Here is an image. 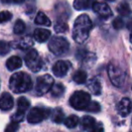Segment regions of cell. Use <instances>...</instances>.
Returning <instances> with one entry per match:
<instances>
[{"mask_svg": "<svg viewBox=\"0 0 132 132\" xmlns=\"http://www.w3.org/2000/svg\"><path fill=\"white\" fill-rule=\"evenodd\" d=\"M92 27V23L87 15H81L77 17L72 29V38L78 44H82L88 39Z\"/></svg>", "mask_w": 132, "mask_h": 132, "instance_id": "obj_1", "label": "cell"}, {"mask_svg": "<svg viewBox=\"0 0 132 132\" xmlns=\"http://www.w3.org/2000/svg\"><path fill=\"white\" fill-rule=\"evenodd\" d=\"M33 82L30 75L23 72L14 73L9 80V88L15 93H23L32 89Z\"/></svg>", "mask_w": 132, "mask_h": 132, "instance_id": "obj_2", "label": "cell"}, {"mask_svg": "<svg viewBox=\"0 0 132 132\" xmlns=\"http://www.w3.org/2000/svg\"><path fill=\"white\" fill-rule=\"evenodd\" d=\"M108 74L111 83L116 87H122L127 80V74L120 66L110 63L108 67Z\"/></svg>", "mask_w": 132, "mask_h": 132, "instance_id": "obj_3", "label": "cell"}, {"mask_svg": "<svg viewBox=\"0 0 132 132\" xmlns=\"http://www.w3.org/2000/svg\"><path fill=\"white\" fill-rule=\"evenodd\" d=\"M48 48H49L50 52L53 53V54L62 56V55L65 54L69 51L70 44H69L68 41L66 40L65 38H63V37L53 36L49 41Z\"/></svg>", "mask_w": 132, "mask_h": 132, "instance_id": "obj_4", "label": "cell"}, {"mask_svg": "<svg viewBox=\"0 0 132 132\" xmlns=\"http://www.w3.org/2000/svg\"><path fill=\"white\" fill-rule=\"evenodd\" d=\"M90 101H90V94L82 90H77L70 98L71 106L78 110H85Z\"/></svg>", "mask_w": 132, "mask_h": 132, "instance_id": "obj_5", "label": "cell"}, {"mask_svg": "<svg viewBox=\"0 0 132 132\" xmlns=\"http://www.w3.org/2000/svg\"><path fill=\"white\" fill-rule=\"evenodd\" d=\"M24 62H26V64L28 67V69H30L34 72H39L43 67L42 59L40 58L36 50H30L26 54Z\"/></svg>", "mask_w": 132, "mask_h": 132, "instance_id": "obj_6", "label": "cell"}, {"mask_svg": "<svg viewBox=\"0 0 132 132\" xmlns=\"http://www.w3.org/2000/svg\"><path fill=\"white\" fill-rule=\"evenodd\" d=\"M53 78L49 74H44L37 78L35 84V92L37 95H44L47 93L53 86Z\"/></svg>", "mask_w": 132, "mask_h": 132, "instance_id": "obj_7", "label": "cell"}, {"mask_svg": "<svg viewBox=\"0 0 132 132\" xmlns=\"http://www.w3.org/2000/svg\"><path fill=\"white\" fill-rule=\"evenodd\" d=\"M49 115H50V110L44 109V108H39V107H35L28 113L27 121L29 123H32V124H36V123L41 122L44 119H45L46 118H48Z\"/></svg>", "mask_w": 132, "mask_h": 132, "instance_id": "obj_8", "label": "cell"}, {"mask_svg": "<svg viewBox=\"0 0 132 132\" xmlns=\"http://www.w3.org/2000/svg\"><path fill=\"white\" fill-rule=\"evenodd\" d=\"M71 68V62L67 61H58L53 66V72L56 77H63Z\"/></svg>", "mask_w": 132, "mask_h": 132, "instance_id": "obj_9", "label": "cell"}, {"mask_svg": "<svg viewBox=\"0 0 132 132\" xmlns=\"http://www.w3.org/2000/svg\"><path fill=\"white\" fill-rule=\"evenodd\" d=\"M92 9L96 14H98L99 15H101L103 18H109L111 16L112 11L110 8V6L105 3H101V2H95L92 6Z\"/></svg>", "mask_w": 132, "mask_h": 132, "instance_id": "obj_10", "label": "cell"}, {"mask_svg": "<svg viewBox=\"0 0 132 132\" xmlns=\"http://www.w3.org/2000/svg\"><path fill=\"white\" fill-rule=\"evenodd\" d=\"M118 111L122 117H127L132 110V102L128 98H123L118 104Z\"/></svg>", "mask_w": 132, "mask_h": 132, "instance_id": "obj_11", "label": "cell"}, {"mask_svg": "<svg viewBox=\"0 0 132 132\" xmlns=\"http://www.w3.org/2000/svg\"><path fill=\"white\" fill-rule=\"evenodd\" d=\"M14 106V99L9 93L5 92L0 97V109L2 110H10Z\"/></svg>", "mask_w": 132, "mask_h": 132, "instance_id": "obj_12", "label": "cell"}, {"mask_svg": "<svg viewBox=\"0 0 132 132\" xmlns=\"http://www.w3.org/2000/svg\"><path fill=\"white\" fill-rule=\"evenodd\" d=\"M50 35H51V32L47 29H44V28H37L34 32L35 39L39 43H44L47 41Z\"/></svg>", "mask_w": 132, "mask_h": 132, "instance_id": "obj_13", "label": "cell"}, {"mask_svg": "<svg viewBox=\"0 0 132 132\" xmlns=\"http://www.w3.org/2000/svg\"><path fill=\"white\" fill-rule=\"evenodd\" d=\"M96 0H74L73 7L76 10H87L90 7H92Z\"/></svg>", "mask_w": 132, "mask_h": 132, "instance_id": "obj_14", "label": "cell"}, {"mask_svg": "<svg viewBox=\"0 0 132 132\" xmlns=\"http://www.w3.org/2000/svg\"><path fill=\"white\" fill-rule=\"evenodd\" d=\"M22 60L18 56H12L6 61V67L9 71H15L22 66Z\"/></svg>", "mask_w": 132, "mask_h": 132, "instance_id": "obj_15", "label": "cell"}, {"mask_svg": "<svg viewBox=\"0 0 132 132\" xmlns=\"http://www.w3.org/2000/svg\"><path fill=\"white\" fill-rule=\"evenodd\" d=\"M88 89L94 95H100L101 93V84L97 78H94L89 81Z\"/></svg>", "mask_w": 132, "mask_h": 132, "instance_id": "obj_16", "label": "cell"}, {"mask_svg": "<svg viewBox=\"0 0 132 132\" xmlns=\"http://www.w3.org/2000/svg\"><path fill=\"white\" fill-rule=\"evenodd\" d=\"M34 44L33 39L29 36L23 37L20 40H18L17 42H15V44H13L15 48H20V49H28Z\"/></svg>", "mask_w": 132, "mask_h": 132, "instance_id": "obj_17", "label": "cell"}, {"mask_svg": "<svg viewBox=\"0 0 132 132\" xmlns=\"http://www.w3.org/2000/svg\"><path fill=\"white\" fill-rule=\"evenodd\" d=\"M96 120L94 118L90 117V116H84L81 119V127L84 130L90 132L92 128L96 125Z\"/></svg>", "mask_w": 132, "mask_h": 132, "instance_id": "obj_18", "label": "cell"}, {"mask_svg": "<svg viewBox=\"0 0 132 132\" xmlns=\"http://www.w3.org/2000/svg\"><path fill=\"white\" fill-rule=\"evenodd\" d=\"M35 23L39 26H51V21L50 19L44 15L43 12H39L36 15V17L35 19Z\"/></svg>", "mask_w": 132, "mask_h": 132, "instance_id": "obj_19", "label": "cell"}, {"mask_svg": "<svg viewBox=\"0 0 132 132\" xmlns=\"http://www.w3.org/2000/svg\"><path fill=\"white\" fill-rule=\"evenodd\" d=\"M30 107V102L26 98L20 97L17 101V110L16 111L21 113H26V111Z\"/></svg>", "mask_w": 132, "mask_h": 132, "instance_id": "obj_20", "label": "cell"}, {"mask_svg": "<svg viewBox=\"0 0 132 132\" xmlns=\"http://www.w3.org/2000/svg\"><path fill=\"white\" fill-rule=\"evenodd\" d=\"M72 79L78 84H82L86 81L87 80V73L86 72L82 70H79L75 72V73L72 75Z\"/></svg>", "mask_w": 132, "mask_h": 132, "instance_id": "obj_21", "label": "cell"}, {"mask_svg": "<svg viewBox=\"0 0 132 132\" xmlns=\"http://www.w3.org/2000/svg\"><path fill=\"white\" fill-rule=\"evenodd\" d=\"M64 125L69 128H73L79 123V118L75 115H71L64 119Z\"/></svg>", "mask_w": 132, "mask_h": 132, "instance_id": "obj_22", "label": "cell"}, {"mask_svg": "<svg viewBox=\"0 0 132 132\" xmlns=\"http://www.w3.org/2000/svg\"><path fill=\"white\" fill-rule=\"evenodd\" d=\"M117 10H118V12H119V14H120L123 16H128V15H129L130 14L132 13L131 8H130V6H128V4H127V3H121V4L118 6Z\"/></svg>", "mask_w": 132, "mask_h": 132, "instance_id": "obj_23", "label": "cell"}, {"mask_svg": "<svg viewBox=\"0 0 132 132\" xmlns=\"http://www.w3.org/2000/svg\"><path fill=\"white\" fill-rule=\"evenodd\" d=\"M53 120L55 123H61L64 120V113L60 108H57L53 112Z\"/></svg>", "mask_w": 132, "mask_h": 132, "instance_id": "obj_24", "label": "cell"}, {"mask_svg": "<svg viewBox=\"0 0 132 132\" xmlns=\"http://www.w3.org/2000/svg\"><path fill=\"white\" fill-rule=\"evenodd\" d=\"M52 95L54 96V97H60L63 94L64 92V87L61 83H57V84L53 85L51 89Z\"/></svg>", "mask_w": 132, "mask_h": 132, "instance_id": "obj_25", "label": "cell"}, {"mask_svg": "<svg viewBox=\"0 0 132 132\" xmlns=\"http://www.w3.org/2000/svg\"><path fill=\"white\" fill-rule=\"evenodd\" d=\"M26 30V24L22 20H17L14 26V33L15 35H21Z\"/></svg>", "mask_w": 132, "mask_h": 132, "instance_id": "obj_26", "label": "cell"}, {"mask_svg": "<svg viewBox=\"0 0 132 132\" xmlns=\"http://www.w3.org/2000/svg\"><path fill=\"white\" fill-rule=\"evenodd\" d=\"M68 24H66V23L64 22H62V21H60V22H57L56 24H55L54 26V30L56 33L58 34H62V33H65L67 30H68Z\"/></svg>", "mask_w": 132, "mask_h": 132, "instance_id": "obj_27", "label": "cell"}, {"mask_svg": "<svg viewBox=\"0 0 132 132\" xmlns=\"http://www.w3.org/2000/svg\"><path fill=\"white\" fill-rule=\"evenodd\" d=\"M85 110L90 112H99L101 110V106L96 101H90V104L88 105V107L85 109Z\"/></svg>", "mask_w": 132, "mask_h": 132, "instance_id": "obj_28", "label": "cell"}, {"mask_svg": "<svg viewBox=\"0 0 132 132\" xmlns=\"http://www.w3.org/2000/svg\"><path fill=\"white\" fill-rule=\"evenodd\" d=\"M12 18V14L9 11H2L0 12V24L6 23Z\"/></svg>", "mask_w": 132, "mask_h": 132, "instance_id": "obj_29", "label": "cell"}, {"mask_svg": "<svg viewBox=\"0 0 132 132\" xmlns=\"http://www.w3.org/2000/svg\"><path fill=\"white\" fill-rule=\"evenodd\" d=\"M112 26H113V27L115 28L116 30H120L124 27L125 24L122 19L119 18V17H117V18L114 19L113 23H112Z\"/></svg>", "mask_w": 132, "mask_h": 132, "instance_id": "obj_30", "label": "cell"}, {"mask_svg": "<svg viewBox=\"0 0 132 132\" xmlns=\"http://www.w3.org/2000/svg\"><path fill=\"white\" fill-rule=\"evenodd\" d=\"M10 51V44L6 42H0V54L5 55Z\"/></svg>", "mask_w": 132, "mask_h": 132, "instance_id": "obj_31", "label": "cell"}, {"mask_svg": "<svg viewBox=\"0 0 132 132\" xmlns=\"http://www.w3.org/2000/svg\"><path fill=\"white\" fill-rule=\"evenodd\" d=\"M19 128V124L16 122H14L12 121L11 123L6 126V129H5V132H16Z\"/></svg>", "mask_w": 132, "mask_h": 132, "instance_id": "obj_32", "label": "cell"}, {"mask_svg": "<svg viewBox=\"0 0 132 132\" xmlns=\"http://www.w3.org/2000/svg\"><path fill=\"white\" fill-rule=\"evenodd\" d=\"M24 113H21V112L16 111L13 116H12V121L19 123L24 119Z\"/></svg>", "mask_w": 132, "mask_h": 132, "instance_id": "obj_33", "label": "cell"}, {"mask_svg": "<svg viewBox=\"0 0 132 132\" xmlns=\"http://www.w3.org/2000/svg\"><path fill=\"white\" fill-rule=\"evenodd\" d=\"M90 132H104V128L101 123H96V125L92 128Z\"/></svg>", "mask_w": 132, "mask_h": 132, "instance_id": "obj_34", "label": "cell"}, {"mask_svg": "<svg viewBox=\"0 0 132 132\" xmlns=\"http://www.w3.org/2000/svg\"><path fill=\"white\" fill-rule=\"evenodd\" d=\"M127 28H128L129 31L132 32V18H130L129 20L127 23Z\"/></svg>", "mask_w": 132, "mask_h": 132, "instance_id": "obj_35", "label": "cell"}, {"mask_svg": "<svg viewBox=\"0 0 132 132\" xmlns=\"http://www.w3.org/2000/svg\"><path fill=\"white\" fill-rule=\"evenodd\" d=\"M4 4H9V3L13 2V0H1Z\"/></svg>", "mask_w": 132, "mask_h": 132, "instance_id": "obj_36", "label": "cell"}, {"mask_svg": "<svg viewBox=\"0 0 132 132\" xmlns=\"http://www.w3.org/2000/svg\"><path fill=\"white\" fill-rule=\"evenodd\" d=\"M13 2L16 3V4H21V3L24 2V0H13Z\"/></svg>", "mask_w": 132, "mask_h": 132, "instance_id": "obj_37", "label": "cell"}, {"mask_svg": "<svg viewBox=\"0 0 132 132\" xmlns=\"http://www.w3.org/2000/svg\"><path fill=\"white\" fill-rule=\"evenodd\" d=\"M129 41H130V43L132 44V33H131V35H130V36H129Z\"/></svg>", "mask_w": 132, "mask_h": 132, "instance_id": "obj_38", "label": "cell"}, {"mask_svg": "<svg viewBox=\"0 0 132 132\" xmlns=\"http://www.w3.org/2000/svg\"><path fill=\"white\" fill-rule=\"evenodd\" d=\"M106 1H108V2H113L114 0H106Z\"/></svg>", "mask_w": 132, "mask_h": 132, "instance_id": "obj_39", "label": "cell"}]
</instances>
